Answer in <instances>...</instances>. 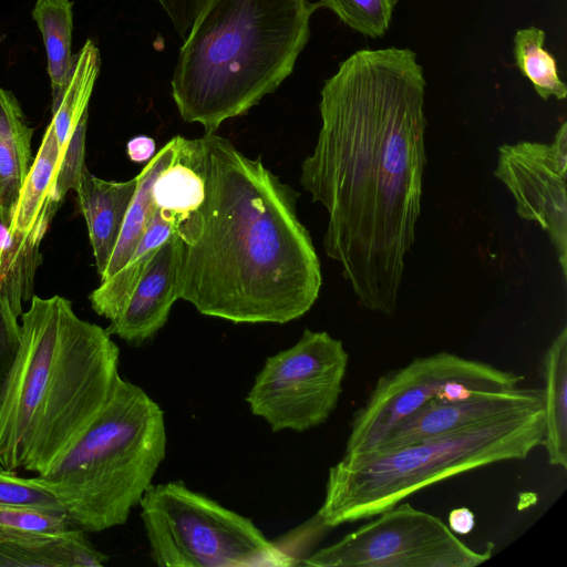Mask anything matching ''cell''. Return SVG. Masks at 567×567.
Instances as JSON below:
<instances>
[{
	"mask_svg": "<svg viewBox=\"0 0 567 567\" xmlns=\"http://www.w3.org/2000/svg\"><path fill=\"white\" fill-rule=\"evenodd\" d=\"M85 532H22L0 527V567H97L107 561Z\"/></svg>",
	"mask_w": 567,
	"mask_h": 567,
	"instance_id": "cell-14",
	"label": "cell"
},
{
	"mask_svg": "<svg viewBox=\"0 0 567 567\" xmlns=\"http://www.w3.org/2000/svg\"><path fill=\"white\" fill-rule=\"evenodd\" d=\"M449 528L454 534L466 535L472 532L475 525L474 514L467 507L455 508L449 514Z\"/></svg>",
	"mask_w": 567,
	"mask_h": 567,
	"instance_id": "cell-32",
	"label": "cell"
},
{
	"mask_svg": "<svg viewBox=\"0 0 567 567\" xmlns=\"http://www.w3.org/2000/svg\"><path fill=\"white\" fill-rule=\"evenodd\" d=\"M155 141L146 135L131 138L126 144V153L135 163H148L155 155Z\"/></svg>",
	"mask_w": 567,
	"mask_h": 567,
	"instance_id": "cell-31",
	"label": "cell"
},
{
	"mask_svg": "<svg viewBox=\"0 0 567 567\" xmlns=\"http://www.w3.org/2000/svg\"><path fill=\"white\" fill-rule=\"evenodd\" d=\"M0 219H1V216H0Z\"/></svg>",
	"mask_w": 567,
	"mask_h": 567,
	"instance_id": "cell-33",
	"label": "cell"
},
{
	"mask_svg": "<svg viewBox=\"0 0 567 567\" xmlns=\"http://www.w3.org/2000/svg\"><path fill=\"white\" fill-rule=\"evenodd\" d=\"M539 406H543V389L518 386L475 391L454 401L433 400L393 427L375 450L399 447Z\"/></svg>",
	"mask_w": 567,
	"mask_h": 567,
	"instance_id": "cell-12",
	"label": "cell"
},
{
	"mask_svg": "<svg viewBox=\"0 0 567 567\" xmlns=\"http://www.w3.org/2000/svg\"><path fill=\"white\" fill-rule=\"evenodd\" d=\"M184 243L178 235L162 245L148 261L117 316L106 328L131 346L152 339L167 322L179 299Z\"/></svg>",
	"mask_w": 567,
	"mask_h": 567,
	"instance_id": "cell-13",
	"label": "cell"
},
{
	"mask_svg": "<svg viewBox=\"0 0 567 567\" xmlns=\"http://www.w3.org/2000/svg\"><path fill=\"white\" fill-rule=\"evenodd\" d=\"M176 32L185 39L209 0H157Z\"/></svg>",
	"mask_w": 567,
	"mask_h": 567,
	"instance_id": "cell-30",
	"label": "cell"
},
{
	"mask_svg": "<svg viewBox=\"0 0 567 567\" xmlns=\"http://www.w3.org/2000/svg\"><path fill=\"white\" fill-rule=\"evenodd\" d=\"M21 315L9 296L0 289V394L20 348Z\"/></svg>",
	"mask_w": 567,
	"mask_h": 567,
	"instance_id": "cell-29",
	"label": "cell"
},
{
	"mask_svg": "<svg viewBox=\"0 0 567 567\" xmlns=\"http://www.w3.org/2000/svg\"><path fill=\"white\" fill-rule=\"evenodd\" d=\"M544 445L548 462L567 467V328L554 338L543 357Z\"/></svg>",
	"mask_w": 567,
	"mask_h": 567,
	"instance_id": "cell-18",
	"label": "cell"
},
{
	"mask_svg": "<svg viewBox=\"0 0 567 567\" xmlns=\"http://www.w3.org/2000/svg\"><path fill=\"white\" fill-rule=\"evenodd\" d=\"M310 0H209L179 50L172 95L185 122L216 133L292 73L310 38Z\"/></svg>",
	"mask_w": 567,
	"mask_h": 567,
	"instance_id": "cell-4",
	"label": "cell"
},
{
	"mask_svg": "<svg viewBox=\"0 0 567 567\" xmlns=\"http://www.w3.org/2000/svg\"><path fill=\"white\" fill-rule=\"evenodd\" d=\"M18 355L0 394V467L45 473L111 398L120 349L61 296H33L20 317Z\"/></svg>",
	"mask_w": 567,
	"mask_h": 567,
	"instance_id": "cell-3",
	"label": "cell"
},
{
	"mask_svg": "<svg viewBox=\"0 0 567 567\" xmlns=\"http://www.w3.org/2000/svg\"><path fill=\"white\" fill-rule=\"evenodd\" d=\"M398 0H320L349 28L370 37H382L390 27Z\"/></svg>",
	"mask_w": 567,
	"mask_h": 567,
	"instance_id": "cell-25",
	"label": "cell"
},
{
	"mask_svg": "<svg viewBox=\"0 0 567 567\" xmlns=\"http://www.w3.org/2000/svg\"><path fill=\"white\" fill-rule=\"evenodd\" d=\"M544 427L539 406L390 450L343 455L329 468L317 518L327 528L372 518L454 475L524 460L542 444Z\"/></svg>",
	"mask_w": 567,
	"mask_h": 567,
	"instance_id": "cell-6",
	"label": "cell"
},
{
	"mask_svg": "<svg viewBox=\"0 0 567 567\" xmlns=\"http://www.w3.org/2000/svg\"><path fill=\"white\" fill-rule=\"evenodd\" d=\"M184 140L176 157L158 174L152 189L155 209L175 223L194 212L205 196L204 179L184 154Z\"/></svg>",
	"mask_w": 567,
	"mask_h": 567,
	"instance_id": "cell-23",
	"label": "cell"
},
{
	"mask_svg": "<svg viewBox=\"0 0 567 567\" xmlns=\"http://www.w3.org/2000/svg\"><path fill=\"white\" fill-rule=\"evenodd\" d=\"M183 136H175L169 140L155 155L146 163L137 177V186L132 203L126 213L120 236L110 257L107 266L100 277V282L106 281L115 276L130 260L135 251L150 218L155 210L152 189L158 174L176 157Z\"/></svg>",
	"mask_w": 567,
	"mask_h": 567,
	"instance_id": "cell-19",
	"label": "cell"
},
{
	"mask_svg": "<svg viewBox=\"0 0 567 567\" xmlns=\"http://www.w3.org/2000/svg\"><path fill=\"white\" fill-rule=\"evenodd\" d=\"M32 135L14 94L0 87V216L6 226L33 162Z\"/></svg>",
	"mask_w": 567,
	"mask_h": 567,
	"instance_id": "cell-17",
	"label": "cell"
},
{
	"mask_svg": "<svg viewBox=\"0 0 567 567\" xmlns=\"http://www.w3.org/2000/svg\"><path fill=\"white\" fill-rule=\"evenodd\" d=\"M524 379L489 363L442 351L381 375L353 414L344 455L375 450L388 433L433 400L454 401L475 391L517 388Z\"/></svg>",
	"mask_w": 567,
	"mask_h": 567,
	"instance_id": "cell-8",
	"label": "cell"
},
{
	"mask_svg": "<svg viewBox=\"0 0 567 567\" xmlns=\"http://www.w3.org/2000/svg\"><path fill=\"white\" fill-rule=\"evenodd\" d=\"M175 226L176 223L164 217L159 210L153 212L127 264L115 276L100 282L90 293L91 307L99 316L109 321L117 316L151 258L175 235Z\"/></svg>",
	"mask_w": 567,
	"mask_h": 567,
	"instance_id": "cell-20",
	"label": "cell"
},
{
	"mask_svg": "<svg viewBox=\"0 0 567 567\" xmlns=\"http://www.w3.org/2000/svg\"><path fill=\"white\" fill-rule=\"evenodd\" d=\"M495 177L515 200L517 215L537 223L547 234L561 272L567 277V122L551 143L503 144Z\"/></svg>",
	"mask_w": 567,
	"mask_h": 567,
	"instance_id": "cell-11",
	"label": "cell"
},
{
	"mask_svg": "<svg viewBox=\"0 0 567 567\" xmlns=\"http://www.w3.org/2000/svg\"><path fill=\"white\" fill-rule=\"evenodd\" d=\"M101 69L100 50L87 39L74 54L68 83L52 107V125L61 154L80 121L89 114V103Z\"/></svg>",
	"mask_w": 567,
	"mask_h": 567,
	"instance_id": "cell-22",
	"label": "cell"
},
{
	"mask_svg": "<svg viewBox=\"0 0 567 567\" xmlns=\"http://www.w3.org/2000/svg\"><path fill=\"white\" fill-rule=\"evenodd\" d=\"M205 184L176 223L184 243L179 299L235 323H286L319 297L320 260L297 214L298 194L216 133L184 140Z\"/></svg>",
	"mask_w": 567,
	"mask_h": 567,
	"instance_id": "cell-2",
	"label": "cell"
},
{
	"mask_svg": "<svg viewBox=\"0 0 567 567\" xmlns=\"http://www.w3.org/2000/svg\"><path fill=\"white\" fill-rule=\"evenodd\" d=\"M416 54L360 50L320 91L321 127L300 183L328 213L327 256L367 309L393 316L415 240L426 164Z\"/></svg>",
	"mask_w": 567,
	"mask_h": 567,
	"instance_id": "cell-1",
	"label": "cell"
},
{
	"mask_svg": "<svg viewBox=\"0 0 567 567\" xmlns=\"http://www.w3.org/2000/svg\"><path fill=\"white\" fill-rule=\"evenodd\" d=\"M161 406L118 378L87 430L45 473L29 477L52 495L75 527L100 533L124 525L165 458Z\"/></svg>",
	"mask_w": 567,
	"mask_h": 567,
	"instance_id": "cell-5",
	"label": "cell"
},
{
	"mask_svg": "<svg viewBox=\"0 0 567 567\" xmlns=\"http://www.w3.org/2000/svg\"><path fill=\"white\" fill-rule=\"evenodd\" d=\"M87 120L89 114L80 121L60 156L54 184V198L59 206L69 190L78 188L83 173L87 169L85 166Z\"/></svg>",
	"mask_w": 567,
	"mask_h": 567,
	"instance_id": "cell-26",
	"label": "cell"
},
{
	"mask_svg": "<svg viewBox=\"0 0 567 567\" xmlns=\"http://www.w3.org/2000/svg\"><path fill=\"white\" fill-rule=\"evenodd\" d=\"M337 543L308 556L310 567H474L491 558L476 551L442 522L409 503L374 516Z\"/></svg>",
	"mask_w": 567,
	"mask_h": 567,
	"instance_id": "cell-10",
	"label": "cell"
},
{
	"mask_svg": "<svg viewBox=\"0 0 567 567\" xmlns=\"http://www.w3.org/2000/svg\"><path fill=\"white\" fill-rule=\"evenodd\" d=\"M545 32L536 27L517 30L514 37L515 62L543 100H564L567 86L558 75L556 61L544 49Z\"/></svg>",
	"mask_w": 567,
	"mask_h": 567,
	"instance_id": "cell-24",
	"label": "cell"
},
{
	"mask_svg": "<svg viewBox=\"0 0 567 567\" xmlns=\"http://www.w3.org/2000/svg\"><path fill=\"white\" fill-rule=\"evenodd\" d=\"M0 527L22 532H61L75 527L64 511L0 506Z\"/></svg>",
	"mask_w": 567,
	"mask_h": 567,
	"instance_id": "cell-27",
	"label": "cell"
},
{
	"mask_svg": "<svg viewBox=\"0 0 567 567\" xmlns=\"http://www.w3.org/2000/svg\"><path fill=\"white\" fill-rule=\"evenodd\" d=\"M150 556L161 567L287 566L255 523L184 482L152 484L141 503Z\"/></svg>",
	"mask_w": 567,
	"mask_h": 567,
	"instance_id": "cell-7",
	"label": "cell"
},
{
	"mask_svg": "<svg viewBox=\"0 0 567 567\" xmlns=\"http://www.w3.org/2000/svg\"><path fill=\"white\" fill-rule=\"evenodd\" d=\"M136 186V176L125 182L106 181L86 169L75 189L100 277L113 252Z\"/></svg>",
	"mask_w": 567,
	"mask_h": 567,
	"instance_id": "cell-16",
	"label": "cell"
},
{
	"mask_svg": "<svg viewBox=\"0 0 567 567\" xmlns=\"http://www.w3.org/2000/svg\"><path fill=\"white\" fill-rule=\"evenodd\" d=\"M44 44L52 105H56L68 83L73 65V2L71 0H37L32 9Z\"/></svg>",
	"mask_w": 567,
	"mask_h": 567,
	"instance_id": "cell-21",
	"label": "cell"
},
{
	"mask_svg": "<svg viewBox=\"0 0 567 567\" xmlns=\"http://www.w3.org/2000/svg\"><path fill=\"white\" fill-rule=\"evenodd\" d=\"M349 354L341 340L305 329L292 347L268 357L246 401L274 432H305L337 408Z\"/></svg>",
	"mask_w": 567,
	"mask_h": 567,
	"instance_id": "cell-9",
	"label": "cell"
},
{
	"mask_svg": "<svg viewBox=\"0 0 567 567\" xmlns=\"http://www.w3.org/2000/svg\"><path fill=\"white\" fill-rule=\"evenodd\" d=\"M60 156L55 132L49 124L7 226L11 236L40 246L59 207L54 184Z\"/></svg>",
	"mask_w": 567,
	"mask_h": 567,
	"instance_id": "cell-15",
	"label": "cell"
},
{
	"mask_svg": "<svg viewBox=\"0 0 567 567\" xmlns=\"http://www.w3.org/2000/svg\"><path fill=\"white\" fill-rule=\"evenodd\" d=\"M32 506L63 511L48 492L33 484L29 477L18 476L0 467V506Z\"/></svg>",
	"mask_w": 567,
	"mask_h": 567,
	"instance_id": "cell-28",
	"label": "cell"
}]
</instances>
